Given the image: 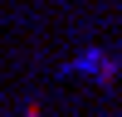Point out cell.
<instances>
[{
  "mask_svg": "<svg viewBox=\"0 0 122 117\" xmlns=\"http://www.w3.org/2000/svg\"><path fill=\"white\" fill-rule=\"evenodd\" d=\"M64 78H93V83H112L117 78V58L107 49H78L64 63Z\"/></svg>",
  "mask_w": 122,
  "mask_h": 117,
  "instance_id": "6da1fadb",
  "label": "cell"
}]
</instances>
